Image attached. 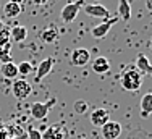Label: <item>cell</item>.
<instances>
[{
	"label": "cell",
	"mask_w": 152,
	"mask_h": 139,
	"mask_svg": "<svg viewBox=\"0 0 152 139\" xmlns=\"http://www.w3.org/2000/svg\"><path fill=\"white\" fill-rule=\"evenodd\" d=\"M66 129L61 125H50L45 131H42V139H65Z\"/></svg>",
	"instance_id": "ba28073f"
},
{
	"label": "cell",
	"mask_w": 152,
	"mask_h": 139,
	"mask_svg": "<svg viewBox=\"0 0 152 139\" xmlns=\"http://www.w3.org/2000/svg\"><path fill=\"white\" fill-rule=\"evenodd\" d=\"M41 39L45 44H52V42H55L57 39H58V31H57L53 26H49L41 32Z\"/></svg>",
	"instance_id": "d6986e66"
},
{
	"label": "cell",
	"mask_w": 152,
	"mask_h": 139,
	"mask_svg": "<svg viewBox=\"0 0 152 139\" xmlns=\"http://www.w3.org/2000/svg\"><path fill=\"white\" fill-rule=\"evenodd\" d=\"M0 139H8V133H7V128L0 125Z\"/></svg>",
	"instance_id": "d4e9b609"
},
{
	"label": "cell",
	"mask_w": 152,
	"mask_h": 139,
	"mask_svg": "<svg viewBox=\"0 0 152 139\" xmlns=\"http://www.w3.org/2000/svg\"><path fill=\"white\" fill-rule=\"evenodd\" d=\"M55 104H57V97H50L47 102H34L31 105V116L34 120L42 121V120H45L47 113L52 110Z\"/></svg>",
	"instance_id": "7a4b0ae2"
},
{
	"label": "cell",
	"mask_w": 152,
	"mask_h": 139,
	"mask_svg": "<svg viewBox=\"0 0 152 139\" xmlns=\"http://www.w3.org/2000/svg\"><path fill=\"white\" fill-rule=\"evenodd\" d=\"M151 47H152V42H151Z\"/></svg>",
	"instance_id": "f546056e"
},
{
	"label": "cell",
	"mask_w": 152,
	"mask_h": 139,
	"mask_svg": "<svg viewBox=\"0 0 152 139\" xmlns=\"http://www.w3.org/2000/svg\"><path fill=\"white\" fill-rule=\"evenodd\" d=\"M136 70L141 75H149L152 76V65L149 61V58L146 57V53H139L136 58Z\"/></svg>",
	"instance_id": "7c38bea8"
},
{
	"label": "cell",
	"mask_w": 152,
	"mask_h": 139,
	"mask_svg": "<svg viewBox=\"0 0 152 139\" xmlns=\"http://www.w3.org/2000/svg\"><path fill=\"white\" fill-rule=\"evenodd\" d=\"M108 70H110V61H108L105 57H97L96 60L92 61V71L97 73V75H104Z\"/></svg>",
	"instance_id": "5bb4252c"
},
{
	"label": "cell",
	"mask_w": 152,
	"mask_h": 139,
	"mask_svg": "<svg viewBox=\"0 0 152 139\" xmlns=\"http://www.w3.org/2000/svg\"><path fill=\"white\" fill-rule=\"evenodd\" d=\"M26 134H28V139H42L41 129H37V128H34V126H28Z\"/></svg>",
	"instance_id": "cb8c5ba5"
},
{
	"label": "cell",
	"mask_w": 152,
	"mask_h": 139,
	"mask_svg": "<svg viewBox=\"0 0 152 139\" xmlns=\"http://www.w3.org/2000/svg\"><path fill=\"white\" fill-rule=\"evenodd\" d=\"M102 136L104 139H118L121 134V125L118 121H107L102 128Z\"/></svg>",
	"instance_id": "52a82bcc"
},
{
	"label": "cell",
	"mask_w": 152,
	"mask_h": 139,
	"mask_svg": "<svg viewBox=\"0 0 152 139\" xmlns=\"http://www.w3.org/2000/svg\"><path fill=\"white\" fill-rule=\"evenodd\" d=\"M118 18L128 21L131 18V5L128 0H118Z\"/></svg>",
	"instance_id": "ac0fdd59"
},
{
	"label": "cell",
	"mask_w": 152,
	"mask_h": 139,
	"mask_svg": "<svg viewBox=\"0 0 152 139\" xmlns=\"http://www.w3.org/2000/svg\"><path fill=\"white\" fill-rule=\"evenodd\" d=\"M10 42H12V39H10V28H3L0 31V47L7 45Z\"/></svg>",
	"instance_id": "603a6c76"
},
{
	"label": "cell",
	"mask_w": 152,
	"mask_h": 139,
	"mask_svg": "<svg viewBox=\"0 0 152 139\" xmlns=\"http://www.w3.org/2000/svg\"><path fill=\"white\" fill-rule=\"evenodd\" d=\"M84 12L86 15L92 18H102V20H110V12L100 3H92V5H84Z\"/></svg>",
	"instance_id": "8992f818"
},
{
	"label": "cell",
	"mask_w": 152,
	"mask_h": 139,
	"mask_svg": "<svg viewBox=\"0 0 152 139\" xmlns=\"http://www.w3.org/2000/svg\"><path fill=\"white\" fill-rule=\"evenodd\" d=\"M32 3L37 5V7H42V5H45V3H47V0H32Z\"/></svg>",
	"instance_id": "484cf974"
},
{
	"label": "cell",
	"mask_w": 152,
	"mask_h": 139,
	"mask_svg": "<svg viewBox=\"0 0 152 139\" xmlns=\"http://www.w3.org/2000/svg\"><path fill=\"white\" fill-rule=\"evenodd\" d=\"M53 65H55V60H53V58H45V60H42L41 63L37 65V70H36V83L42 81V79L52 71Z\"/></svg>",
	"instance_id": "30bf717a"
},
{
	"label": "cell",
	"mask_w": 152,
	"mask_h": 139,
	"mask_svg": "<svg viewBox=\"0 0 152 139\" xmlns=\"http://www.w3.org/2000/svg\"><path fill=\"white\" fill-rule=\"evenodd\" d=\"M26 37H28V28L23 26V24H15L10 29V39H13L15 42H23L26 41Z\"/></svg>",
	"instance_id": "4fadbf2b"
},
{
	"label": "cell",
	"mask_w": 152,
	"mask_h": 139,
	"mask_svg": "<svg viewBox=\"0 0 152 139\" xmlns=\"http://www.w3.org/2000/svg\"><path fill=\"white\" fill-rule=\"evenodd\" d=\"M84 7V0H76V2H70L61 8L60 18L63 23H73L76 16L79 15V10Z\"/></svg>",
	"instance_id": "3957f363"
},
{
	"label": "cell",
	"mask_w": 152,
	"mask_h": 139,
	"mask_svg": "<svg viewBox=\"0 0 152 139\" xmlns=\"http://www.w3.org/2000/svg\"><path fill=\"white\" fill-rule=\"evenodd\" d=\"M151 113H152V92L142 96V99H141V116L147 118Z\"/></svg>",
	"instance_id": "e0dca14e"
},
{
	"label": "cell",
	"mask_w": 152,
	"mask_h": 139,
	"mask_svg": "<svg viewBox=\"0 0 152 139\" xmlns=\"http://www.w3.org/2000/svg\"><path fill=\"white\" fill-rule=\"evenodd\" d=\"M146 7H147V10L152 13V0H146Z\"/></svg>",
	"instance_id": "4316f807"
},
{
	"label": "cell",
	"mask_w": 152,
	"mask_h": 139,
	"mask_svg": "<svg viewBox=\"0 0 152 139\" xmlns=\"http://www.w3.org/2000/svg\"><path fill=\"white\" fill-rule=\"evenodd\" d=\"M73 108H75V112L78 113V115H84V113L88 112V108H89V104L86 100H76L73 104Z\"/></svg>",
	"instance_id": "44dd1931"
},
{
	"label": "cell",
	"mask_w": 152,
	"mask_h": 139,
	"mask_svg": "<svg viewBox=\"0 0 152 139\" xmlns=\"http://www.w3.org/2000/svg\"><path fill=\"white\" fill-rule=\"evenodd\" d=\"M107 121H110V113L105 108H96L91 113V123L97 128H102Z\"/></svg>",
	"instance_id": "8fae6325"
},
{
	"label": "cell",
	"mask_w": 152,
	"mask_h": 139,
	"mask_svg": "<svg viewBox=\"0 0 152 139\" xmlns=\"http://www.w3.org/2000/svg\"><path fill=\"white\" fill-rule=\"evenodd\" d=\"M120 81H121L123 89L134 92V91H137L141 86H142V75L136 70V67H128L121 73Z\"/></svg>",
	"instance_id": "6da1fadb"
},
{
	"label": "cell",
	"mask_w": 152,
	"mask_h": 139,
	"mask_svg": "<svg viewBox=\"0 0 152 139\" xmlns=\"http://www.w3.org/2000/svg\"><path fill=\"white\" fill-rule=\"evenodd\" d=\"M3 28H5V26H3V21H2V20H0V31H2V29H3Z\"/></svg>",
	"instance_id": "f1b7e54d"
},
{
	"label": "cell",
	"mask_w": 152,
	"mask_h": 139,
	"mask_svg": "<svg viewBox=\"0 0 152 139\" xmlns=\"http://www.w3.org/2000/svg\"><path fill=\"white\" fill-rule=\"evenodd\" d=\"M0 73H2V76L7 78V79H15L18 76L16 63H13V61H10V63H3L2 67H0Z\"/></svg>",
	"instance_id": "9a60e30c"
},
{
	"label": "cell",
	"mask_w": 152,
	"mask_h": 139,
	"mask_svg": "<svg viewBox=\"0 0 152 139\" xmlns=\"http://www.w3.org/2000/svg\"><path fill=\"white\" fill-rule=\"evenodd\" d=\"M89 60H91V53L88 49H76L71 53V63L75 67H84L89 63Z\"/></svg>",
	"instance_id": "9c48e42d"
},
{
	"label": "cell",
	"mask_w": 152,
	"mask_h": 139,
	"mask_svg": "<svg viewBox=\"0 0 152 139\" xmlns=\"http://www.w3.org/2000/svg\"><path fill=\"white\" fill-rule=\"evenodd\" d=\"M8 2H13V3H18V5H21V3L24 2V0H8Z\"/></svg>",
	"instance_id": "83f0119b"
},
{
	"label": "cell",
	"mask_w": 152,
	"mask_h": 139,
	"mask_svg": "<svg viewBox=\"0 0 152 139\" xmlns=\"http://www.w3.org/2000/svg\"><path fill=\"white\" fill-rule=\"evenodd\" d=\"M10 50H12V42L7 44V45L0 47V63H10L12 60V55H10Z\"/></svg>",
	"instance_id": "ffe728a7"
},
{
	"label": "cell",
	"mask_w": 152,
	"mask_h": 139,
	"mask_svg": "<svg viewBox=\"0 0 152 139\" xmlns=\"http://www.w3.org/2000/svg\"><path fill=\"white\" fill-rule=\"evenodd\" d=\"M118 20H120V18H110V20H107V21H102L100 24H97V26H94L91 29V36L96 37V39L105 37V36L108 34V31L112 29V26H113Z\"/></svg>",
	"instance_id": "5b68a950"
},
{
	"label": "cell",
	"mask_w": 152,
	"mask_h": 139,
	"mask_svg": "<svg viewBox=\"0 0 152 139\" xmlns=\"http://www.w3.org/2000/svg\"><path fill=\"white\" fill-rule=\"evenodd\" d=\"M12 92H13V96H15L16 99L23 100V99H26V97L31 96L32 87H31V84L28 83L26 79H16V81L13 83Z\"/></svg>",
	"instance_id": "277c9868"
},
{
	"label": "cell",
	"mask_w": 152,
	"mask_h": 139,
	"mask_svg": "<svg viewBox=\"0 0 152 139\" xmlns=\"http://www.w3.org/2000/svg\"><path fill=\"white\" fill-rule=\"evenodd\" d=\"M21 12H23V7L13 2H7L5 7H3V13H5L7 18H18L21 15Z\"/></svg>",
	"instance_id": "2e32d148"
},
{
	"label": "cell",
	"mask_w": 152,
	"mask_h": 139,
	"mask_svg": "<svg viewBox=\"0 0 152 139\" xmlns=\"http://www.w3.org/2000/svg\"><path fill=\"white\" fill-rule=\"evenodd\" d=\"M0 8H2V5H0Z\"/></svg>",
	"instance_id": "4dcf8cb0"
},
{
	"label": "cell",
	"mask_w": 152,
	"mask_h": 139,
	"mask_svg": "<svg viewBox=\"0 0 152 139\" xmlns=\"http://www.w3.org/2000/svg\"><path fill=\"white\" fill-rule=\"evenodd\" d=\"M16 67H18V75H21V76H28L32 71V65L29 61H21Z\"/></svg>",
	"instance_id": "7402d4cb"
}]
</instances>
